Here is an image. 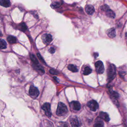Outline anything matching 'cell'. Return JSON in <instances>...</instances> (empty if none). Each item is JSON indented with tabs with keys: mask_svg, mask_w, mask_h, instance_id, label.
Masks as SVG:
<instances>
[{
	"mask_svg": "<svg viewBox=\"0 0 127 127\" xmlns=\"http://www.w3.org/2000/svg\"><path fill=\"white\" fill-rule=\"evenodd\" d=\"M49 72L50 73V74H55V75H56V74H58V72L57 71H56L55 70H54V69H51V70H50V71H49Z\"/></svg>",
	"mask_w": 127,
	"mask_h": 127,
	"instance_id": "25",
	"label": "cell"
},
{
	"mask_svg": "<svg viewBox=\"0 0 127 127\" xmlns=\"http://www.w3.org/2000/svg\"><path fill=\"white\" fill-rule=\"evenodd\" d=\"M87 106L89 108V109L92 111L95 112L96 111L97 109L98 108V103L94 100H91L89 101L87 103Z\"/></svg>",
	"mask_w": 127,
	"mask_h": 127,
	"instance_id": "7",
	"label": "cell"
},
{
	"mask_svg": "<svg viewBox=\"0 0 127 127\" xmlns=\"http://www.w3.org/2000/svg\"><path fill=\"white\" fill-rule=\"evenodd\" d=\"M30 58H31V60H32V61L33 62V63L35 65H39L38 61L37 59H36V58L35 57V56L34 55L31 54L30 55Z\"/></svg>",
	"mask_w": 127,
	"mask_h": 127,
	"instance_id": "20",
	"label": "cell"
},
{
	"mask_svg": "<svg viewBox=\"0 0 127 127\" xmlns=\"http://www.w3.org/2000/svg\"><path fill=\"white\" fill-rule=\"evenodd\" d=\"M68 69L73 72V73H76L78 72V69L76 68V67L75 66H74V65H72V64H70L68 66Z\"/></svg>",
	"mask_w": 127,
	"mask_h": 127,
	"instance_id": "17",
	"label": "cell"
},
{
	"mask_svg": "<svg viewBox=\"0 0 127 127\" xmlns=\"http://www.w3.org/2000/svg\"><path fill=\"white\" fill-rule=\"evenodd\" d=\"M2 36V32H1V30H0V37H1Z\"/></svg>",
	"mask_w": 127,
	"mask_h": 127,
	"instance_id": "28",
	"label": "cell"
},
{
	"mask_svg": "<svg viewBox=\"0 0 127 127\" xmlns=\"http://www.w3.org/2000/svg\"><path fill=\"white\" fill-rule=\"evenodd\" d=\"M116 30L114 28H110L108 30L107 32V35L108 36L111 38H114L116 36Z\"/></svg>",
	"mask_w": 127,
	"mask_h": 127,
	"instance_id": "13",
	"label": "cell"
},
{
	"mask_svg": "<svg viewBox=\"0 0 127 127\" xmlns=\"http://www.w3.org/2000/svg\"><path fill=\"white\" fill-rule=\"evenodd\" d=\"M99 118L102 120H104L106 122H109L110 121V118L108 114L106 112H101L99 115Z\"/></svg>",
	"mask_w": 127,
	"mask_h": 127,
	"instance_id": "12",
	"label": "cell"
},
{
	"mask_svg": "<svg viewBox=\"0 0 127 127\" xmlns=\"http://www.w3.org/2000/svg\"><path fill=\"white\" fill-rule=\"evenodd\" d=\"M95 66L96 71L98 74H101L103 73L104 72V67L102 62L100 61L96 62L95 64Z\"/></svg>",
	"mask_w": 127,
	"mask_h": 127,
	"instance_id": "6",
	"label": "cell"
},
{
	"mask_svg": "<svg viewBox=\"0 0 127 127\" xmlns=\"http://www.w3.org/2000/svg\"><path fill=\"white\" fill-rule=\"evenodd\" d=\"M58 127H69L66 123H60Z\"/></svg>",
	"mask_w": 127,
	"mask_h": 127,
	"instance_id": "24",
	"label": "cell"
},
{
	"mask_svg": "<svg viewBox=\"0 0 127 127\" xmlns=\"http://www.w3.org/2000/svg\"><path fill=\"white\" fill-rule=\"evenodd\" d=\"M70 122L72 127H79L81 126V123L76 116L72 117L70 119Z\"/></svg>",
	"mask_w": 127,
	"mask_h": 127,
	"instance_id": "4",
	"label": "cell"
},
{
	"mask_svg": "<svg viewBox=\"0 0 127 127\" xmlns=\"http://www.w3.org/2000/svg\"><path fill=\"white\" fill-rule=\"evenodd\" d=\"M37 56H38V57L39 58V59H40V61H42L43 63H44V64H45V62L44 60H43V59L42 58V56H41V55H40V54H39V53H37Z\"/></svg>",
	"mask_w": 127,
	"mask_h": 127,
	"instance_id": "27",
	"label": "cell"
},
{
	"mask_svg": "<svg viewBox=\"0 0 127 127\" xmlns=\"http://www.w3.org/2000/svg\"><path fill=\"white\" fill-rule=\"evenodd\" d=\"M42 39L45 44H50L52 40V36L50 34H45L42 36Z\"/></svg>",
	"mask_w": 127,
	"mask_h": 127,
	"instance_id": "9",
	"label": "cell"
},
{
	"mask_svg": "<svg viewBox=\"0 0 127 127\" xmlns=\"http://www.w3.org/2000/svg\"><path fill=\"white\" fill-rule=\"evenodd\" d=\"M49 52L51 53V54H54L55 52V48H54L53 47H51L50 48L49 50Z\"/></svg>",
	"mask_w": 127,
	"mask_h": 127,
	"instance_id": "26",
	"label": "cell"
},
{
	"mask_svg": "<svg viewBox=\"0 0 127 127\" xmlns=\"http://www.w3.org/2000/svg\"><path fill=\"white\" fill-rule=\"evenodd\" d=\"M92 72V70L90 68L88 67H86L85 68L84 71V74L85 75H87L90 74Z\"/></svg>",
	"mask_w": 127,
	"mask_h": 127,
	"instance_id": "19",
	"label": "cell"
},
{
	"mask_svg": "<svg viewBox=\"0 0 127 127\" xmlns=\"http://www.w3.org/2000/svg\"><path fill=\"white\" fill-rule=\"evenodd\" d=\"M104 127V122L101 119L98 118L96 119L95 122L93 127Z\"/></svg>",
	"mask_w": 127,
	"mask_h": 127,
	"instance_id": "11",
	"label": "cell"
},
{
	"mask_svg": "<svg viewBox=\"0 0 127 127\" xmlns=\"http://www.w3.org/2000/svg\"><path fill=\"white\" fill-rule=\"evenodd\" d=\"M0 5L5 8L10 7L11 3L10 0H0Z\"/></svg>",
	"mask_w": 127,
	"mask_h": 127,
	"instance_id": "15",
	"label": "cell"
},
{
	"mask_svg": "<svg viewBox=\"0 0 127 127\" xmlns=\"http://www.w3.org/2000/svg\"><path fill=\"white\" fill-rule=\"evenodd\" d=\"M29 93L31 96L33 97H37L39 94V91L38 88L33 85H31L30 86Z\"/></svg>",
	"mask_w": 127,
	"mask_h": 127,
	"instance_id": "8",
	"label": "cell"
},
{
	"mask_svg": "<svg viewBox=\"0 0 127 127\" xmlns=\"http://www.w3.org/2000/svg\"><path fill=\"white\" fill-rule=\"evenodd\" d=\"M42 109L45 111V113L47 116L50 117L52 113L51 112V105L49 103H45L42 106Z\"/></svg>",
	"mask_w": 127,
	"mask_h": 127,
	"instance_id": "5",
	"label": "cell"
},
{
	"mask_svg": "<svg viewBox=\"0 0 127 127\" xmlns=\"http://www.w3.org/2000/svg\"><path fill=\"white\" fill-rule=\"evenodd\" d=\"M85 11L88 14L92 15L95 11L94 8L92 5H87L85 7Z\"/></svg>",
	"mask_w": 127,
	"mask_h": 127,
	"instance_id": "14",
	"label": "cell"
},
{
	"mask_svg": "<svg viewBox=\"0 0 127 127\" xmlns=\"http://www.w3.org/2000/svg\"><path fill=\"white\" fill-rule=\"evenodd\" d=\"M7 40L8 42L11 44H14L17 42V39H16V38L14 36L11 35H10L8 36Z\"/></svg>",
	"mask_w": 127,
	"mask_h": 127,
	"instance_id": "16",
	"label": "cell"
},
{
	"mask_svg": "<svg viewBox=\"0 0 127 127\" xmlns=\"http://www.w3.org/2000/svg\"><path fill=\"white\" fill-rule=\"evenodd\" d=\"M60 5H61V4L59 2H54L53 3H52L51 4V7H52L53 8L56 9V8H59L60 6Z\"/></svg>",
	"mask_w": 127,
	"mask_h": 127,
	"instance_id": "22",
	"label": "cell"
},
{
	"mask_svg": "<svg viewBox=\"0 0 127 127\" xmlns=\"http://www.w3.org/2000/svg\"><path fill=\"white\" fill-rule=\"evenodd\" d=\"M102 10L104 11L108 17L114 19L115 18V14L113 11L110 9L109 7L107 5H104L102 7Z\"/></svg>",
	"mask_w": 127,
	"mask_h": 127,
	"instance_id": "3",
	"label": "cell"
},
{
	"mask_svg": "<svg viewBox=\"0 0 127 127\" xmlns=\"http://www.w3.org/2000/svg\"><path fill=\"white\" fill-rule=\"evenodd\" d=\"M7 47V44L4 40H0V49H5Z\"/></svg>",
	"mask_w": 127,
	"mask_h": 127,
	"instance_id": "18",
	"label": "cell"
},
{
	"mask_svg": "<svg viewBox=\"0 0 127 127\" xmlns=\"http://www.w3.org/2000/svg\"><path fill=\"white\" fill-rule=\"evenodd\" d=\"M112 96L114 98H115V99H117L118 97H119V94L117 92H115V91H113L112 92Z\"/></svg>",
	"mask_w": 127,
	"mask_h": 127,
	"instance_id": "23",
	"label": "cell"
},
{
	"mask_svg": "<svg viewBox=\"0 0 127 127\" xmlns=\"http://www.w3.org/2000/svg\"><path fill=\"white\" fill-rule=\"evenodd\" d=\"M68 108L66 105L62 102H59L57 109V115L59 116H62L66 115L68 113Z\"/></svg>",
	"mask_w": 127,
	"mask_h": 127,
	"instance_id": "1",
	"label": "cell"
},
{
	"mask_svg": "<svg viewBox=\"0 0 127 127\" xmlns=\"http://www.w3.org/2000/svg\"><path fill=\"white\" fill-rule=\"evenodd\" d=\"M19 27H20V29L22 31H25L27 29V26L24 23H22L21 24L19 25Z\"/></svg>",
	"mask_w": 127,
	"mask_h": 127,
	"instance_id": "21",
	"label": "cell"
},
{
	"mask_svg": "<svg viewBox=\"0 0 127 127\" xmlns=\"http://www.w3.org/2000/svg\"></svg>",
	"mask_w": 127,
	"mask_h": 127,
	"instance_id": "29",
	"label": "cell"
},
{
	"mask_svg": "<svg viewBox=\"0 0 127 127\" xmlns=\"http://www.w3.org/2000/svg\"><path fill=\"white\" fill-rule=\"evenodd\" d=\"M70 106L73 109H74V110H75V111L79 110L81 109V104L79 103L78 101H72L70 103Z\"/></svg>",
	"mask_w": 127,
	"mask_h": 127,
	"instance_id": "10",
	"label": "cell"
},
{
	"mask_svg": "<svg viewBox=\"0 0 127 127\" xmlns=\"http://www.w3.org/2000/svg\"><path fill=\"white\" fill-rule=\"evenodd\" d=\"M108 79L109 81H112L116 75V67L115 65L111 64L108 69Z\"/></svg>",
	"mask_w": 127,
	"mask_h": 127,
	"instance_id": "2",
	"label": "cell"
}]
</instances>
